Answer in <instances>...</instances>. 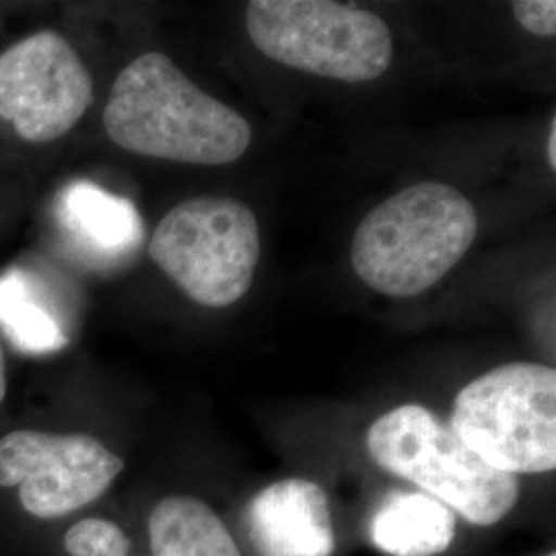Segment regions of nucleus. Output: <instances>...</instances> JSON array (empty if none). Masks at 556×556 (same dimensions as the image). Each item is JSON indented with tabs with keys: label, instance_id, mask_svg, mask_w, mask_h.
I'll list each match as a JSON object with an SVG mask.
<instances>
[{
	"label": "nucleus",
	"instance_id": "obj_3",
	"mask_svg": "<svg viewBox=\"0 0 556 556\" xmlns=\"http://www.w3.org/2000/svg\"><path fill=\"white\" fill-rule=\"evenodd\" d=\"M367 450L383 470L410 480L475 526L498 523L519 498L517 477L491 468L418 404L379 417L367 433Z\"/></svg>",
	"mask_w": 556,
	"mask_h": 556
},
{
	"label": "nucleus",
	"instance_id": "obj_8",
	"mask_svg": "<svg viewBox=\"0 0 556 556\" xmlns=\"http://www.w3.org/2000/svg\"><path fill=\"white\" fill-rule=\"evenodd\" d=\"M93 103V79L71 41L52 29L0 54V118L25 142L68 135Z\"/></svg>",
	"mask_w": 556,
	"mask_h": 556
},
{
	"label": "nucleus",
	"instance_id": "obj_9",
	"mask_svg": "<svg viewBox=\"0 0 556 556\" xmlns=\"http://www.w3.org/2000/svg\"><path fill=\"white\" fill-rule=\"evenodd\" d=\"M248 534L260 556H332V511L324 489L285 478L262 489L245 509Z\"/></svg>",
	"mask_w": 556,
	"mask_h": 556
},
{
	"label": "nucleus",
	"instance_id": "obj_2",
	"mask_svg": "<svg viewBox=\"0 0 556 556\" xmlns=\"http://www.w3.org/2000/svg\"><path fill=\"white\" fill-rule=\"evenodd\" d=\"M478 215L459 190L439 181L404 188L361 220L353 268L388 298H415L438 285L477 239Z\"/></svg>",
	"mask_w": 556,
	"mask_h": 556
},
{
	"label": "nucleus",
	"instance_id": "obj_14",
	"mask_svg": "<svg viewBox=\"0 0 556 556\" xmlns=\"http://www.w3.org/2000/svg\"><path fill=\"white\" fill-rule=\"evenodd\" d=\"M68 556H128L130 540L118 523L103 517H85L64 534Z\"/></svg>",
	"mask_w": 556,
	"mask_h": 556
},
{
	"label": "nucleus",
	"instance_id": "obj_19",
	"mask_svg": "<svg viewBox=\"0 0 556 556\" xmlns=\"http://www.w3.org/2000/svg\"><path fill=\"white\" fill-rule=\"evenodd\" d=\"M128 556H130V555H128Z\"/></svg>",
	"mask_w": 556,
	"mask_h": 556
},
{
	"label": "nucleus",
	"instance_id": "obj_6",
	"mask_svg": "<svg viewBox=\"0 0 556 556\" xmlns=\"http://www.w3.org/2000/svg\"><path fill=\"white\" fill-rule=\"evenodd\" d=\"M149 256L192 301L233 305L252 287L258 266V219L236 199L179 202L157 225Z\"/></svg>",
	"mask_w": 556,
	"mask_h": 556
},
{
	"label": "nucleus",
	"instance_id": "obj_16",
	"mask_svg": "<svg viewBox=\"0 0 556 556\" xmlns=\"http://www.w3.org/2000/svg\"><path fill=\"white\" fill-rule=\"evenodd\" d=\"M546 160L548 165L556 169V119L551 122V130H548V142H546Z\"/></svg>",
	"mask_w": 556,
	"mask_h": 556
},
{
	"label": "nucleus",
	"instance_id": "obj_4",
	"mask_svg": "<svg viewBox=\"0 0 556 556\" xmlns=\"http://www.w3.org/2000/svg\"><path fill=\"white\" fill-rule=\"evenodd\" d=\"M245 27L264 56L324 79H378L394 59L392 31L383 20L340 2L254 0Z\"/></svg>",
	"mask_w": 556,
	"mask_h": 556
},
{
	"label": "nucleus",
	"instance_id": "obj_12",
	"mask_svg": "<svg viewBox=\"0 0 556 556\" xmlns=\"http://www.w3.org/2000/svg\"><path fill=\"white\" fill-rule=\"evenodd\" d=\"M153 556H241L220 517L197 497L161 498L149 517Z\"/></svg>",
	"mask_w": 556,
	"mask_h": 556
},
{
	"label": "nucleus",
	"instance_id": "obj_18",
	"mask_svg": "<svg viewBox=\"0 0 556 556\" xmlns=\"http://www.w3.org/2000/svg\"><path fill=\"white\" fill-rule=\"evenodd\" d=\"M544 556H556V555H553V553H551V555H544Z\"/></svg>",
	"mask_w": 556,
	"mask_h": 556
},
{
	"label": "nucleus",
	"instance_id": "obj_13",
	"mask_svg": "<svg viewBox=\"0 0 556 556\" xmlns=\"http://www.w3.org/2000/svg\"><path fill=\"white\" fill-rule=\"evenodd\" d=\"M0 328L27 355L54 353L68 342L56 312L21 268L0 277Z\"/></svg>",
	"mask_w": 556,
	"mask_h": 556
},
{
	"label": "nucleus",
	"instance_id": "obj_5",
	"mask_svg": "<svg viewBox=\"0 0 556 556\" xmlns=\"http://www.w3.org/2000/svg\"><path fill=\"white\" fill-rule=\"evenodd\" d=\"M450 427L495 470L514 477L555 470V369L509 363L480 376L457 394Z\"/></svg>",
	"mask_w": 556,
	"mask_h": 556
},
{
	"label": "nucleus",
	"instance_id": "obj_15",
	"mask_svg": "<svg viewBox=\"0 0 556 556\" xmlns=\"http://www.w3.org/2000/svg\"><path fill=\"white\" fill-rule=\"evenodd\" d=\"M517 23L538 38H555V0H519L514 4Z\"/></svg>",
	"mask_w": 556,
	"mask_h": 556
},
{
	"label": "nucleus",
	"instance_id": "obj_17",
	"mask_svg": "<svg viewBox=\"0 0 556 556\" xmlns=\"http://www.w3.org/2000/svg\"><path fill=\"white\" fill-rule=\"evenodd\" d=\"M7 396V363H4V353L0 349V404Z\"/></svg>",
	"mask_w": 556,
	"mask_h": 556
},
{
	"label": "nucleus",
	"instance_id": "obj_11",
	"mask_svg": "<svg viewBox=\"0 0 556 556\" xmlns=\"http://www.w3.org/2000/svg\"><path fill=\"white\" fill-rule=\"evenodd\" d=\"M456 536L450 507L425 493H390L371 519V540L390 556H435Z\"/></svg>",
	"mask_w": 556,
	"mask_h": 556
},
{
	"label": "nucleus",
	"instance_id": "obj_1",
	"mask_svg": "<svg viewBox=\"0 0 556 556\" xmlns=\"http://www.w3.org/2000/svg\"><path fill=\"white\" fill-rule=\"evenodd\" d=\"M103 126L124 151L192 165L233 163L252 142L248 119L160 52L142 54L119 73Z\"/></svg>",
	"mask_w": 556,
	"mask_h": 556
},
{
	"label": "nucleus",
	"instance_id": "obj_10",
	"mask_svg": "<svg viewBox=\"0 0 556 556\" xmlns=\"http://www.w3.org/2000/svg\"><path fill=\"white\" fill-rule=\"evenodd\" d=\"M54 215L71 248L96 264L132 254L142 239L135 204L87 179H77L60 192Z\"/></svg>",
	"mask_w": 556,
	"mask_h": 556
},
{
	"label": "nucleus",
	"instance_id": "obj_7",
	"mask_svg": "<svg viewBox=\"0 0 556 556\" xmlns=\"http://www.w3.org/2000/svg\"><path fill=\"white\" fill-rule=\"evenodd\" d=\"M124 472V459L85 433L20 429L0 438V489H17L36 519L71 516L103 497Z\"/></svg>",
	"mask_w": 556,
	"mask_h": 556
}]
</instances>
